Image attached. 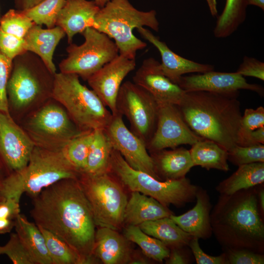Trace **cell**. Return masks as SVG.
I'll return each instance as SVG.
<instances>
[{"label": "cell", "instance_id": "db71d44e", "mask_svg": "<svg viewBox=\"0 0 264 264\" xmlns=\"http://www.w3.org/2000/svg\"><path fill=\"white\" fill-rule=\"evenodd\" d=\"M248 5L256 6L263 10H264V0H246Z\"/></svg>", "mask_w": 264, "mask_h": 264}, {"label": "cell", "instance_id": "c3c4849f", "mask_svg": "<svg viewBox=\"0 0 264 264\" xmlns=\"http://www.w3.org/2000/svg\"><path fill=\"white\" fill-rule=\"evenodd\" d=\"M252 145L264 144V127L258 128L252 131L250 134Z\"/></svg>", "mask_w": 264, "mask_h": 264}, {"label": "cell", "instance_id": "ffe728a7", "mask_svg": "<svg viewBox=\"0 0 264 264\" xmlns=\"http://www.w3.org/2000/svg\"><path fill=\"white\" fill-rule=\"evenodd\" d=\"M100 7L94 0H66L57 18L56 26L66 33L68 44L74 36L82 33L88 27H93Z\"/></svg>", "mask_w": 264, "mask_h": 264}, {"label": "cell", "instance_id": "d6986e66", "mask_svg": "<svg viewBox=\"0 0 264 264\" xmlns=\"http://www.w3.org/2000/svg\"><path fill=\"white\" fill-rule=\"evenodd\" d=\"M137 30L144 39L158 50L161 58L160 70L173 83L177 84L181 77L187 73H202L214 70V66L212 65L198 63L177 54L150 30L144 27Z\"/></svg>", "mask_w": 264, "mask_h": 264}, {"label": "cell", "instance_id": "11a10c76", "mask_svg": "<svg viewBox=\"0 0 264 264\" xmlns=\"http://www.w3.org/2000/svg\"><path fill=\"white\" fill-rule=\"evenodd\" d=\"M95 3L100 7L104 6L110 0H93Z\"/></svg>", "mask_w": 264, "mask_h": 264}, {"label": "cell", "instance_id": "d4e9b609", "mask_svg": "<svg viewBox=\"0 0 264 264\" xmlns=\"http://www.w3.org/2000/svg\"><path fill=\"white\" fill-rule=\"evenodd\" d=\"M172 212L154 198L132 191L125 208L124 224L138 226L149 221L170 217Z\"/></svg>", "mask_w": 264, "mask_h": 264}, {"label": "cell", "instance_id": "8fae6325", "mask_svg": "<svg viewBox=\"0 0 264 264\" xmlns=\"http://www.w3.org/2000/svg\"><path fill=\"white\" fill-rule=\"evenodd\" d=\"M84 42L71 43L66 47V57L59 64L60 72L77 75L85 81L119 54L114 41L105 33L88 27L82 33Z\"/></svg>", "mask_w": 264, "mask_h": 264}, {"label": "cell", "instance_id": "f546056e", "mask_svg": "<svg viewBox=\"0 0 264 264\" xmlns=\"http://www.w3.org/2000/svg\"><path fill=\"white\" fill-rule=\"evenodd\" d=\"M112 150L111 143L104 130H94L86 166L82 173L96 175L110 172Z\"/></svg>", "mask_w": 264, "mask_h": 264}, {"label": "cell", "instance_id": "277c9868", "mask_svg": "<svg viewBox=\"0 0 264 264\" xmlns=\"http://www.w3.org/2000/svg\"><path fill=\"white\" fill-rule=\"evenodd\" d=\"M55 74L31 52L14 59L6 93L9 114L16 122L19 123L52 98Z\"/></svg>", "mask_w": 264, "mask_h": 264}, {"label": "cell", "instance_id": "7dc6e473", "mask_svg": "<svg viewBox=\"0 0 264 264\" xmlns=\"http://www.w3.org/2000/svg\"><path fill=\"white\" fill-rule=\"evenodd\" d=\"M44 0H13L15 7L20 11H25L30 9Z\"/></svg>", "mask_w": 264, "mask_h": 264}, {"label": "cell", "instance_id": "ab89813d", "mask_svg": "<svg viewBox=\"0 0 264 264\" xmlns=\"http://www.w3.org/2000/svg\"><path fill=\"white\" fill-rule=\"evenodd\" d=\"M227 264H263V254L243 248H224Z\"/></svg>", "mask_w": 264, "mask_h": 264}, {"label": "cell", "instance_id": "30bf717a", "mask_svg": "<svg viewBox=\"0 0 264 264\" xmlns=\"http://www.w3.org/2000/svg\"><path fill=\"white\" fill-rule=\"evenodd\" d=\"M77 179L96 226L119 230L124 224L128 198L117 178L110 172L96 175L81 173Z\"/></svg>", "mask_w": 264, "mask_h": 264}, {"label": "cell", "instance_id": "5b68a950", "mask_svg": "<svg viewBox=\"0 0 264 264\" xmlns=\"http://www.w3.org/2000/svg\"><path fill=\"white\" fill-rule=\"evenodd\" d=\"M80 174L62 151L35 146L28 163L4 179L0 188V198H13L20 201L25 193L32 199L56 182L66 178L77 179Z\"/></svg>", "mask_w": 264, "mask_h": 264}, {"label": "cell", "instance_id": "4fadbf2b", "mask_svg": "<svg viewBox=\"0 0 264 264\" xmlns=\"http://www.w3.org/2000/svg\"><path fill=\"white\" fill-rule=\"evenodd\" d=\"M158 104L156 129L147 146L150 153L169 148L174 149L182 144L192 146L203 139L188 127L177 105Z\"/></svg>", "mask_w": 264, "mask_h": 264}, {"label": "cell", "instance_id": "44dd1931", "mask_svg": "<svg viewBox=\"0 0 264 264\" xmlns=\"http://www.w3.org/2000/svg\"><path fill=\"white\" fill-rule=\"evenodd\" d=\"M130 242L117 230L98 227L95 235L93 255L104 264H130L133 255Z\"/></svg>", "mask_w": 264, "mask_h": 264}, {"label": "cell", "instance_id": "1f68e13d", "mask_svg": "<svg viewBox=\"0 0 264 264\" xmlns=\"http://www.w3.org/2000/svg\"><path fill=\"white\" fill-rule=\"evenodd\" d=\"M123 235L128 241L138 245L147 258L161 262L169 256L170 248L159 240L144 232L139 226L127 225Z\"/></svg>", "mask_w": 264, "mask_h": 264}, {"label": "cell", "instance_id": "52a82bcc", "mask_svg": "<svg viewBox=\"0 0 264 264\" xmlns=\"http://www.w3.org/2000/svg\"><path fill=\"white\" fill-rule=\"evenodd\" d=\"M52 98L59 102L83 132L104 130L112 113L91 89L76 74L57 72Z\"/></svg>", "mask_w": 264, "mask_h": 264}, {"label": "cell", "instance_id": "f907efd6", "mask_svg": "<svg viewBox=\"0 0 264 264\" xmlns=\"http://www.w3.org/2000/svg\"><path fill=\"white\" fill-rule=\"evenodd\" d=\"M10 174H11L10 172L0 157V188L4 179Z\"/></svg>", "mask_w": 264, "mask_h": 264}, {"label": "cell", "instance_id": "9a60e30c", "mask_svg": "<svg viewBox=\"0 0 264 264\" xmlns=\"http://www.w3.org/2000/svg\"><path fill=\"white\" fill-rule=\"evenodd\" d=\"M35 145L9 113L0 111V157L12 173L28 162Z\"/></svg>", "mask_w": 264, "mask_h": 264}, {"label": "cell", "instance_id": "ba28073f", "mask_svg": "<svg viewBox=\"0 0 264 264\" xmlns=\"http://www.w3.org/2000/svg\"><path fill=\"white\" fill-rule=\"evenodd\" d=\"M110 172L132 192L151 197L168 207L170 205L181 207L194 201L199 188L186 177L161 180L135 170L114 149L110 156Z\"/></svg>", "mask_w": 264, "mask_h": 264}, {"label": "cell", "instance_id": "f1b7e54d", "mask_svg": "<svg viewBox=\"0 0 264 264\" xmlns=\"http://www.w3.org/2000/svg\"><path fill=\"white\" fill-rule=\"evenodd\" d=\"M189 151L194 166L224 172L229 170L228 151L213 141L203 139L192 145Z\"/></svg>", "mask_w": 264, "mask_h": 264}, {"label": "cell", "instance_id": "d590c367", "mask_svg": "<svg viewBox=\"0 0 264 264\" xmlns=\"http://www.w3.org/2000/svg\"><path fill=\"white\" fill-rule=\"evenodd\" d=\"M35 23L22 11L10 9L0 19V29L3 32L23 38Z\"/></svg>", "mask_w": 264, "mask_h": 264}, {"label": "cell", "instance_id": "8992f818", "mask_svg": "<svg viewBox=\"0 0 264 264\" xmlns=\"http://www.w3.org/2000/svg\"><path fill=\"white\" fill-rule=\"evenodd\" d=\"M159 25L154 10H139L129 0H110L96 15L93 28L112 39L119 54L135 59L137 52L147 44L133 34V30L147 26L158 31Z\"/></svg>", "mask_w": 264, "mask_h": 264}, {"label": "cell", "instance_id": "60d3db41", "mask_svg": "<svg viewBox=\"0 0 264 264\" xmlns=\"http://www.w3.org/2000/svg\"><path fill=\"white\" fill-rule=\"evenodd\" d=\"M23 38L6 33L0 29V51L13 61L16 57L26 52Z\"/></svg>", "mask_w": 264, "mask_h": 264}, {"label": "cell", "instance_id": "816d5d0a", "mask_svg": "<svg viewBox=\"0 0 264 264\" xmlns=\"http://www.w3.org/2000/svg\"><path fill=\"white\" fill-rule=\"evenodd\" d=\"M211 14L213 16H216L218 14L217 3L216 0H206Z\"/></svg>", "mask_w": 264, "mask_h": 264}, {"label": "cell", "instance_id": "4316f807", "mask_svg": "<svg viewBox=\"0 0 264 264\" xmlns=\"http://www.w3.org/2000/svg\"><path fill=\"white\" fill-rule=\"evenodd\" d=\"M229 177L216 187L220 195H230L243 189H247L264 182V162H255L238 166Z\"/></svg>", "mask_w": 264, "mask_h": 264}, {"label": "cell", "instance_id": "74e56055", "mask_svg": "<svg viewBox=\"0 0 264 264\" xmlns=\"http://www.w3.org/2000/svg\"><path fill=\"white\" fill-rule=\"evenodd\" d=\"M227 160L238 166L255 162H264V145L241 146L237 145L228 151Z\"/></svg>", "mask_w": 264, "mask_h": 264}, {"label": "cell", "instance_id": "b9f144b4", "mask_svg": "<svg viewBox=\"0 0 264 264\" xmlns=\"http://www.w3.org/2000/svg\"><path fill=\"white\" fill-rule=\"evenodd\" d=\"M12 61L0 51V111L9 113L6 87Z\"/></svg>", "mask_w": 264, "mask_h": 264}, {"label": "cell", "instance_id": "836d02e7", "mask_svg": "<svg viewBox=\"0 0 264 264\" xmlns=\"http://www.w3.org/2000/svg\"><path fill=\"white\" fill-rule=\"evenodd\" d=\"M93 131L83 132L62 150L66 159L80 173L84 171L86 166Z\"/></svg>", "mask_w": 264, "mask_h": 264}, {"label": "cell", "instance_id": "ac0fdd59", "mask_svg": "<svg viewBox=\"0 0 264 264\" xmlns=\"http://www.w3.org/2000/svg\"><path fill=\"white\" fill-rule=\"evenodd\" d=\"M132 82L147 91L158 103L178 105L185 93L178 85L162 73L160 63L152 57L143 61L133 76Z\"/></svg>", "mask_w": 264, "mask_h": 264}, {"label": "cell", "instance_id": "603a6c76", "mask_svg": "<svg viewBox=\"0 0 264 264\" xmlns=\"http://www.w3.org/2000/svg\"><path fill=\"white\" fill-rule=\"evenodd\" d=\"M65 36L64 31L58 26L43 28L35 23L23 38L24 48L39 57L50 71L55 74L57 69L53 62L54 51Z\"/></svg>", "mask_w": 264, "mask_h": 264}, {"label": "cell", "instance_id": "9f6ffc18", "mask_svg": "<svg viewBox=\"0 0 264 264\" xmlns=\"http://www.w3.org/2000/svg\"></svg>", "mask_w": 264, "mask_h": 264}, {"label": "cell", "instance_id": "484cf974", "mask_svg": "<svg viewBox=\"0 0 264 264\" xmlns=\"http://www.w3.org/2000/svg\"><path fill=\"white\" fill-rule=\"evenodd\" d=\"M14 227L34 264H52L44 236L35 222L20 213L15 220Z\"/></svg>", "mask_w": 264, "mask_h": 264}, {"label": "cell", "instance_id": "7402d4cb", "mask_svg": "<svg viewBox=\"0 0 264 264\" xmlns=\"http://www.w3.org/2000/svg\"><path fill=\"white\" fill-rule=\"evenodd\" d=\"M195 206L187 212L170 218L183 231L193 237L202 239L209 238L212 234L210 223L211 205L207 192L198 188Z\"/></svg>", "mask_w": 264, "mask_h": 264}, {"label": "cell", "instance_id": "e0dca14e", "mask_svg": "<svg viewBox=\"0 0 264 264\" xmlns=\"http://www.w3.org/2000/svg\"><path fill=\"white\" fill-rule=\"evenodd\" d=\"M178 85L185 91H206L228 94L239 92L240 89L249 90L260 95L264 88L259 85L250 84L237 72L207 71L199 74L182 76Z\"/></svg>", "mask_w": 264, "mask_h": 264}, {"label": "cell", "instance_id": "cb8c5ba5", "mask_svg": "<svg viewBox=\"0 0 264 264\" xmlns=\"http://www.w3.org/2000/svg\"><path fill=\"white\" fill-rule=\"evenodd\" d=\"M154 171L161 180H177L185 177L193 167L189 150L183 147L150 152Z\"/></svg>", "mask_w": 264, "mask_h": 264}, {"label": "cell", "instance_id": "3957f363", "mask_svg": "<svg viewBox=\"0 0 264 264\" xmlns=\"http://www.w3.org/2000/svg\"><path fill=\"white\" fill-rule=\"evenodd\" d=\"M238 95L239 92L185 91L177 106L193 132L228 151L238 145L242 117Z\"/></svg>", "mask_w": 264, "mask_h": 264}, {"label": "cell", "instance_id": "f6af8a7d", "mask_svg": "<svg viewBox=\"0 0 264 264\" xmlns=\"http://www.w3.org/2000/svg\"><path fill=\"white\" fill-rule=\"evenodd\" d=\"M20 211L19 200L13 198H0V218L15 220Z\"/></svg>", "mask_w": 264, "mask_h": 264}, {"label": "cell", "instance_id": "bcb514c9", "mask_svg": "<svg viewBox=\"0 0 264 264\" xmlns=\"http://www.w3.org/2000/svg\"><path fill=\"white\" fill-rule=\"evenodd\" d=\"M182 248H174L170 249V254L166 259V264H189L186 255L181 250Z\"/></svg>", "mask_w": 264, "mask_h": 264}, {"label": "cell", "instance_id": "2e32d148", "mask_svg": "<svg viewBox=\"0 0 264 264\" xmlns=\"http://www.w3.org/2000/svg\"><path fill=\"white\" fill-rule=\"evenodd\" d=\"M135 66V59L119 54L87 81L91 89L112 114L117 111L116 102L123 81Z\"/></svg>", "mask_w": 264, "mask_h": 264}, {"label": "cell", "instance_id": "5bb4252c", "mask_svg": "<svg viewBox=\"0 0 264 264\" xmlns=\"http://www.w3.org/2000/svg\"><path fill=\"white\" fill-rule=\"evenodd\" d=\"M113 149L117 151L132 168L159 179L155 173L153 159L144 143L125 125L118 111L112 114L104 129Z\"/></svg>", "mask_w": 264, "mask_h": 264}, {"label": "cell", "instance_id": "f35d334b", "mask_svg": "<svg viewBox=\"0 0 264 264\" xmlns=\"http://www.w3.org/2000/svg\"><path fill=\"white\" fill-rule=\"evenodd\" d=\"M0 254L7 256L14 264H34L16 233H11L6 244L0 246Z\"/></svg>", "mask_w": 264, "mask_h": 264}, {"label": "cell", "instance_id": "ee69618b", "mask_svg": "<svg viewBox=\"0 0 264 264\" xmlns=\"http://www.w3.org/2000/svg\"><path fill=\"white\" fill-rule=\"evenodd\" d=\"M242 76L264 80V63L254 58L244 56L236 71Z\"/></svg>", "mask_w": 264, "mask_h": 264}, {"label": "cell", "instance_id": "4dcf8cb0", "mask_svg": "<svg viewBox=\"0 0 264 264\" xmlns=\"http://www.w3.org/2000/svg\"><path fill=\"white\" fill-rule=\"evenodd\" d=\"M247 6L246 0H226L224 8L217 19L214 35L219 38L231 35L245 21Z\"/></svg>", "mask_w": 264, "mask_h": 264}, {"label": "cell", "instance_id": "7a4b0ae2", "mask_svg": "<svg viewBox=\"0 0 264 264\" xmlns=\"http://www.w3.org/2000/svg\"><path fill=\"white\" fill-rule=\"evenodd\" d=\"M255 187L220 195L210 213L212 233L224 248H243L263 254L264 223Z\"/></svg>", "mask_w": 264, "mask_h": 264}, {"label": "cell", "instance_id": "9c48e42d", "mask_svg": "<svg viewBox=\"0 0 264 264\" xmlns=\"http://www.w3.org/2000/svg\"><path fill=\"white\" fill-rule=\"evenodd\" d=\"M35 146L60 151L82 133L64 107L51 98L18 123Z\"/></svg>", "mask_w": 264, "mask_h": 264}, {"label": "cell", "instance_id": "7bdbcfd3", "mask_svg": "<svg viewBox=\"0 0 264 264\" xmlns=\"http://www.w3.org/2000/svg\"><path fill=\"white\" fill-rule=\"evenodd\" d=\"M198 240L197 238L193 237L188 244L197 264H227L224 253L218 256L205 253L200 248Z\"/></svg>", "mask_w": 264, "mask_h": 264}, {"label": "cell", "instance_id": "f5cc1de1", "mask_svg": "<svg viewBox=\"0 0 264 264\" xmlns=\"http://www.w3.org/2000/svg\"><path fill=\"white\" fill-rule=\"evenodd\" d=\"M258 197L260 210L264 215V190L263 187L258 190Z\"/></svg>", "mask_w": 264, "mask_h": 264}, {"label": "cell", "instance_id": "8d00e7d4", "mask_svg": "<svg viewBox=\"0 0 264 264\" xmlns=\"http://www.w3.org/2000/svg\"><path fill=\"white\" fill-rule=\"evenodd\" d=\"M262 127H264V107L261 106L256 109H245L241 119L238 145L241 146L252 145L250 134L254 130Z\"/></svg>", "mask_w": 264, "mask_h": 264}, {"label": "cell", "instance_id": "d6a6232c", "mask_svg": "<svg viewBox=\"0 0 264 264\" xmlns=\"http://www.w3.org/2000/svg\"><path fill=\"white\" fill-rule=\"evenodd\" d=\"M38 227L44 236L52 264H83L80 256L66 242L49 231Z\"/></svg>", "mask_w": 264, "mask_h": 264}, {"label": "cell", "instance_id": "6da1fadb", "mask_svg": "<svg viewBox=\"0 0 264 264\" xmlns=\"http://www.w3.org/2000/svg\"><path fill=\"white\" fill-rule=\"evenodd\" d=\"M32 200L30 215L38 226L66 242L83 264L99 262L93 255L96 225L77 178L59 180Z\"/></svg>", "mask_w": 264, "mask_h": 264}, {"label": "cell", "instance_id": "7c38bea8", "mask_svg": "<svg viewBox=\"0 0 264 264\" xmlns=\"http://www.w3.org/2000/svg\"><path fill=\"white\" fill-rule=\"evenodd\" d=\"M117 111L130 124V130L146 146L155 132L158 104L147 91L130 81L123 83L117 95Z\"/></svg>", "mask_w": 264, "mask_h": 264}, {"label": "cell", "instance_id": "681fc988", "mask_svg": "<svg viewBox=\"0 0 264 264\" xmlns=\"http://www.w3.org/2000/svg\"><path fill=\"white\" fill-rule=\"evenodd\" d=\"M15 226V220L0 218V234L10 233Z\"/></svg>", "mask_w": 264, "mask_h": 264}, {"label": "cell", "instance_id": "83f0119b", "mask_svg": "<svg viewBox=\"0 0 264 264\" xmlns=\"http://www.w3.org/2000/svg\"><path fill=\"white\" fill-rule=\"evenodd\" d=\"M138 226L144 232L159 240L170 249L187 246L193 238L170 217L146 221Z\"/></svg>", "mask_w": 264, "mask_h": 264}, {"label": "cell", "instance_id": "e575fe53", "mask_svg": "<svg viewBox=\"0 0 264 264\" xmlns=\"http://www.w3.org/2000/svg\"><path fill=\"white\" fill-rule=\"evenodd\" d=\"M66 0H44L36 6L22 11L35 24L47 28L56 26L57 17Z\"/></svg>", "mask_w": 264, "mask_h": 264}]
</instances>
